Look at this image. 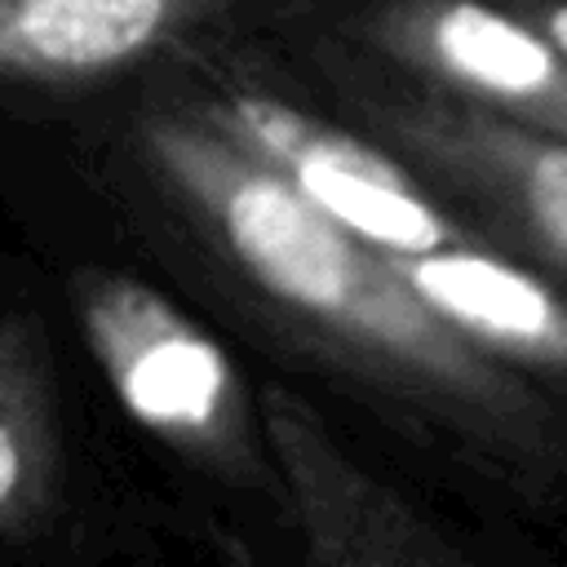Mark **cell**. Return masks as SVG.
<instances>
[{
	"mask_svg": "<svg viewBox=\"0 0 567 567\" xmlns=\"http://www.w3.org/2000/svg\"><path fill=\"white\" fill-rule=\"evenodd\" d=\"M137 142L213 266L288 341L483 465L523 478L567 470L554 394L452 332L390 257L310 208L199 102L151 111Z\"/></svg>",
	"mask_w": 567,
	"mask_h": 567,
	"instance_id": "obj_1",
	"label": "cell"
},
{
	"mask_svg": "<svg viewBox=\"0 0 567 567\" xmlns=\"http://www.w3.org/2000/svg\"><path fill=\"white\" fill-rule=\"evenodd\" d=\"M337 115L416 173L447 213L567 297V137L403 84L310 35Z\"/></svg>",
	"mask_w": 567,
	"mask_h": 567,
	"instance_id": "obj_2",
	"label": "cell"
},
{
	"mask_svg": "<svg viewBox=\"0 0 567 567\" xmlns=\"http://www.w3.org/2000/svg\"><path fill=\"white\" fill-rule=\"evenodd\" d=\"M80 323L137 425L213 470L266 478L261 421L235 363L164 292L128 275H93L80 288Z\"/></svg>",
	"mask_w": 567,
	"mask_h": 567,
	"instance_id": "obj_3",
	"label": "cell"
},
{
	"mask_svg": "<svg viewBox=\"0 0 567 567\" xmlns=\"http://www.w3.org/2000/svg\"><path fill=\"white\" fill-rule=\"evenodd\" d=\"M315 40L425 93L567 137V58L501 0H337Z\"/></svg>",
	"mask_w": 567,
	"mask_h": 567,
	"instance_id": "obj_4",
	"label": "cell"
},
{
	"mask_svg": "<svg viewBox=\"0 0 567 567\" xmlns=\"http://www.w3.org/2000/svg\"><path fill=\"white\" fill-rule=\"evenodd\" d=\"M199 111L279 173L310 208L390 261L478 235L363 128L341 115L328 120L284 89L226 75L199 97Z\"/></svg>",
	"mask_w": 567,
	"mask_h": 567,
	"instance_id": "obj_5",
	"label": "cell"
},
{
	"mask_svg": "<svg viewBox=\"0 0 567 567\" xmlns=\"http://www.w3.org/2000/svg\"><path fill=\"white\" fill-rule=\"evenodd\" d=\"M266 483L301 567H470L301 394H261Z\"/></svg>",
	"mask_w": 567,
	"mask_h": 567,
	"instance_id": "obj_6",
	"label": "cell"
},
{
	"mask_svg": "<svg viewBox=\"0 0 567 567\" xmlns=\"http://www.w3.org/2000/svg\"><path fill=\"white\" fill-rule=\"evenodd\" d=\"M399 279L483 354L540 390L567 385V297L483 235L390 261Z\"/></svg>",
	"mask_w": 567,
	"mask_h": 567,
	"instance_id": "obj_7",
	"label": "cell"
},
{
	"mask_svg": "<svg viewBox=\"0 0 567 567\" xmlns=\"http://www.w3.org/2000/svg\"><path fill=\"white\" fill-rule=\"evenodd\" d=\"M221 0H0V80L75 84L177 44Z\"/></svg>",
	"mask_w": 567,
	"mask_h": 567,
	"instance_id": "obj_8",
	"label": "cell"
},
{
	"mask_svg": "<svg viewBox=\"0 0 567 567\" xmlns=\"http://www.w3.org/2000/svg\"><path fill=\"white\" fill-rule=\"evenodd\" d=\"M58 478L53 385L40 359L35 323H0V527L40 514Z\"/></svg>",
	"mask_w": 567,
	"mask_h": 567,
	"instance_id": "obj_9",
	"label": "cell"
},
{
	"mask_svg": "<svg viewBox=\"0 0 567 567\" xmlns=\"http://www.w3.org/2000/svg\"><path fill=\"white\" fill-rule=\"evenodd\" d=\"M501 4L514 9L523 22H532L567 58V0H501Z\"/></svg>",
	"mask_w": 567,
	"mask_h": 567,
	"instance_id": "obj_10",
	"label": "cell"
}]
</instances>
